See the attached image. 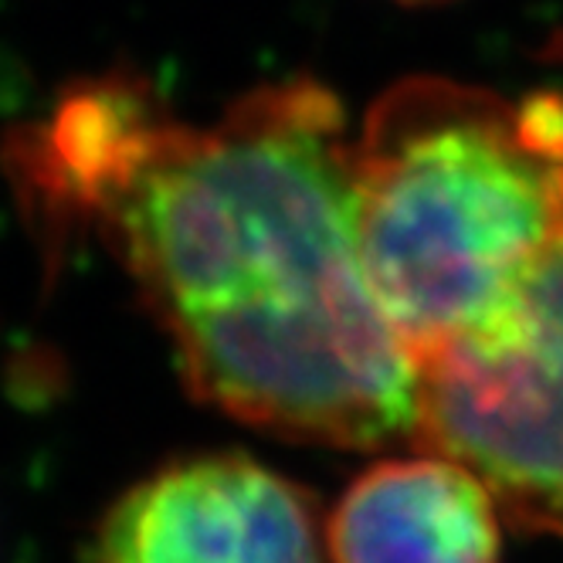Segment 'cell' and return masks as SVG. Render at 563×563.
Listing matches in <instances>:
<instances>
[{
  "mask_svg": "<svg viewBox=\"0 0 563 563\" xmlns=\"http://www.w3.org/2000/svg\"><path fill=\"white\" fill-rule=\"evenodd\" d=\"M96 234L205 405L302 445L411 441L418 374L371 292L353 133L316 78L205 126L164 102Z\"/></svg>",
  "mask_w": 563,
  "mask_h": 563,
  "instance_id": "1",
  "label": "cell"
},
{
  "mask_svg": "<svg viewBox=\"0 0 563 563\" xmlns=\"http://www.w3.org/2000/svg\"><path fill=\"white\" fill-rule=\"evenodd\" d=\"M371 292L415 371L493 319L563 228V99L405 78L353 136Z\"/></svg>",
  "mask_w": 563,
  "mask_h": 563,
  "instance_id": "2",
  "label": "cell"
},
{
  "mask_svg": "<svg viewBox=\"0 0 563 563\" xmlns=\"http://www.w3.org/2000/svg\"><path fill=\"white\" fill-rule=\"evenodd\" d=\"M415 374L411 445L465 465L509 527L563 540V228L493 319Z\"/></svg>",
  "mask_w": 563,
  "mask_h": 563,
  "instance_id": "3",
  "label": "cell"
},
{
  "mask_svg": "<svg viewBox=\"0 0 563 563\" xmlns=\"http://www.w3.org/2000/svg\"><path fill=\"white\" fill-rule=\"evenodd\" d=\"M96 563H327V519L299 482L245 452L153 468L96 527Z\"/></svg>",
  "mask_w": 563,
  "mask_h": 563,
  "instance_id": "4",
  "label": "cell"
},
{
  "mask_svg": "<svg viewBox=\"0 0 563 563\" xmlns=\"http://www.w3.org/2000/svg\"><path fill=\"white\" fill-rule=\"evenodd\" d=\"M327 553L330 563H499L503 512L452 459H384L336 499Z\"/></svg>",
  "mask_w": 563,
  "mask_h": 563,
  "instance_id": "5",
  "label": "cell"
},
{
  "mask_svg": "<svg viewBox=\"0 0 563 563\" xmlns=\"http://www.w3.org/2000/svg\"><path fill=\"white\" fill-rule=\"evenodd\" d=\"M405 8H431V4H445V0H397Z\"/></svg>",
  "mask_w": 563,
  "mask_h": 563,
  "instance_id": "6",
  "label": "cell"
}]
</instances>
